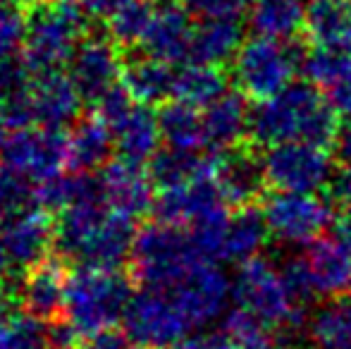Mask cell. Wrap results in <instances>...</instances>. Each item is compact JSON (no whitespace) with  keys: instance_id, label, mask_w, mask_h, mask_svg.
I'll list each match as a JSON object with an SVG mask.
<instances>
[{"instance_id":"1","label":"cell","mask_w":351,"mask_h":349,"mask_svg":"<svg viewBox=\"0 0 351 349\" xmlns=\"http://www.w3.org/2000/svg\"><path fill=\"white\" fill-rule=\"evenodd\" d=\"M339 130L337 110L311 82H294L278 96L251 108L249 136L265 149L280 144H315L328 149Z\"/></svg>"},{"instance_id":"2","label":"cell","mask_w":351,"mask_h":349,"mask_svg":"<svg viewBox=\"0 0 351 349\" xmlns=\"http://www.w3.org/2000/svg\"><path fill=\"white\" fill-rule=\"evenodd\" d=\"M88 14L79 0H38L24 14L19 60L32 75L65 70L88 34Z\"/></svg>"},{"instance_id":"3","label":"cell","mask_w":351,"mask_h":349,"mask_svg":"<svg viewBox=\"0 0 351 349\" xmlns=\"http://www.w3.org/2000/svg\"><path fill=\"white\" fill-rule=\"evenodd\" d=\"M132 297V280L122 270L77 268L67 280L62 318L72 323L84 342L96 333L120 326Z\"/></svg>"},{"instance_id":"4","label":"cell","mask_w":351,"mask_h":349,"mask_svg":"<svg viewBox=\"0 0 351 349\" xmlns=\"http://www.w3.org/2000/svg\"><path fill=\"white\" fill-rule=\"evenodd\" d=\"M234 309H241L265 330H287L301 323V302L287 280L285 268L268 258H251L241 263L232 280Z\"/></svg>"},{"instance_id":"5","label":"cell","mask_w":351,"mask_h":349,"mask_svg":"<svg viewBox=\"0 0 351 349\" xmlns=\"http://www.w3.org/2000/svg\"><path fill=\"white\" fill-rule=\"evenodd\" d=\"M201 263L208 261L201 258L184 228L153 223L136 234L132 270L141 287H172Z\"/></svg>"},{"instance_id":"6","label":"cell","mask_w":351,"mask_h":349,"mask_svg":"<svg viewBox=\"0 0 351 349\" xmlns=\"http://www.w3.org/2000/svg\"><path fill=\"white\" fill-rule=\"evenodd\" d=\"M234 82L239 91L256 101H265L294 84L304 70V58L291 41L251 36L234 58Z\"/></svg>"},{"instance_id":"7","label":"cell","mask_w":351,"mask_h":349,"mask_svg":"<svg viewBox=\"0 0 351 349\" xmlns=\"http://www.w3.org/2000/svg\"><path fill=\"white\" fill-rule=\"evenodd\" d=\"M122 330L139 349H177L196 328L170 289L141 287L127 306Z\"/></svg>"},{"instance_id":"8","label":"cell","mask_w":351,"mask_h":349,"mask_svg":"<svg viewBox=\"0 0 351 349\" xmlns=\"http://www.w3.org/2000/svg\"><path fill=\"white\" fill-rule=\"evenodd\" d=\"M285 273L301 302L342 299L351 292V252L337 237H320L289 258Z\"/></svg>"},{"instance_id":"9","label":"cell","mask_w":351,"mask_h":349,"mask_svg":"<svg viewBox=\"0 0 351 349\" xmlns=\"http://www.w3.org/2000/svg\"><path fill=\"white\" fill-rule=\"evenodd\" d=\"M261 165L265 182L285 194H318L335 180L332 156L325 146L315 144L270 146L265 149Z\"/></svg>"},{"instance_id":"10","label":"cell","mask_w":351,"mask_h":349,"mask_svg":"<svg viewBox=\"0 0 351 349\" xmlns=\"http://www.w3.org/2000/svg\"><path fill=\"white\" fill-rule=\"evenodd\" d=\"M0 168L22 177L29 184L48 182L67 168V132L43 127L12 132L0 149Z\"/></svg>"},{"instance_id":"11","label":"cell","mask_w":351,"mask_h":349,"mask_svg":"<svg viewBox=\"0 0 351 349\" xmlns=\"http://www.w3.org/2000/svg\"><path fill=\"white\" fill-rule=\"evenodd\" d=\"M263 218L273 239L287 247H308L332 223V208L318 194L275 191L265 201Z\"/></svg>"},{"instance_id":"12","label":"cell","mask_w":351,"mask_h":349,"mask_svg":"<svg viewBox=\"0 0 351 349\" xmlns=\"http://www.w3.org/2000/svg\"><path fill=\"white\" fill-rule=\"evenodd\" d=\"M125 62L120 60L117 43L106 34H86L74 51L67 72L82 91L84 101L98 103L108 91L122 84Z\"/></svg>"},{"instance_id":"13","label":"cell","mask_w":351,"mask_h":349,"mask_svg":"<svg viewBox=\"0 0 351 349\" xmlns=\"http://www.w3.org/2000/svg\"><path fill=\"white\" fill-rule=\"evenodd\" d=\"M0 239L12 265L32 270L56 249V220L41 206L32 204L0 220Z\"/></svg>"},{"instance_id":"14","label":"cell","mask_w":351,"mask_h":349,"mask_svg":"<svg viewBox=\"0 0 351 349\" xmlns=\"http://www.w3.org/2000/svg\"><path fill=\"white\" fill-rule=\"evenodd\" d=\"M160 289H170L196 330L220 318L232 299V280L215 263L196 265L182 282Z\"/></svg>"},{"instance_id":"15","label":"cell","mask_w":351,"mask_h":349,"mask_svg":"<svg viewBox=\"0 0 351 349\" xmlns=\"http://www.w3.org/2000/svg\"><path fill=\"white\" fill-rule=\"evenodd\" d=\"M96 175L103 204L115 213L136 220L156 206L151 173H146L141 165L115 158L103 165Z\"/></svg>"},{"instance_id":"16","label":"cell","mask_w":351,"mask_h":349,"mask_svg":"<svg viewBox=\"0 0 351 349\" xmlns=\"http://www.w3.org/2000/svg\"><path fill=\"white\" fill-rule=\"evenodd\" d=\"M32 101L36 112V127L65 132L82 117L84 96L67 70L32 75Z\"/></svg>"},{"instance_id":"17","label":"cell","mask_w":351,"mask_h":349,"mask_svg":"<svg viewBox=\"0 0 351 349\" xmlns=\"http://www.w3.org/2000/svg\"><path fill=\"white\" fill-rule=\"evenodd\" d=\"M191 19L194 17L180 3L158 5L139 51L175 67L186 65L191 58V41L196 29Z\"/></svg>"},{"instance_id":"18","label":"cell","mask_w":351,"mask_h":349,"mask_svg":"<svg viewBox=\"0 0 351 349\" xmlns=\"http://www.w3.org/2000/svg\"><path fill=\"white\" fill-rule=\"evenodd\" d=\"M67 280H70V273L65 270L62 258L48 256L46 261L34 265L19 285V309L43 323H53L62 318L67 299Z\"/></svg>"},{"instance_id":"19","label":"cell","mask_w":351,"mask_h":349,"mask_svg":"<svg viewBox=\"0 0 351 349\" xmlns=\"http://www.w3.org/2000/svg\"><path fill=\"white\" fill-rule=\"evenodd\" d=\"M215 160V158H213ZM225 201L220 199V191L213 180V170L191 182L177 186H167L156 194V210L158 223L175 225V228H189L199 218L222 208Z\"/></svg>"},{"instance_id":"20","label":"cell","mask_w":351,"mask_h":349,"mask_svg":"<svg viewBox=\"0 0 351 349\" xmlns=\"http://www.w3.org/2000/svg\"><path fill=\"white\" fill-rule=\"evenodd\" d=\"M213 180L220 191V199L225 206L246 208L263 186V165L251 154L241 149H232L215 156L213 160Z\"/></svg>"},{"instance_id":"21","label":"cell","mask_w":351,"mask_h":349,"mask_svg":"<svg viewBox=\"0 0 351 349\" xmlns=\"http://www.w3.org/2000/svg\"><path fill=\"white\" fill-rule=\"evenodd\" d=\"M110 132L115 139V156L127 163L143 168L160 151V125H158V115L151 110V106L134 103L132 110L110 127Z\"/></svg>"},{"instance_id":"22","label":"cell","mask_w":351,"mask_h":349,"mask_svg":"<svg viewBox=\"0 0 351 349\" xmlns=\"http://www.w3.org/2000/svg\"><path fill=\"white\" fill-rule=\"evenodd\" d=\"M304 72L328 96L337 115L351 120V53L311 48L304 58Z\"/></svg>"},{"instance_id":"23","label":"cell","mask_w":351,"mask_h":349,"mask_svg":"<svg viewBox=\"0 0 351 349\" xmlns=\"http://www.w3.org/2000/svg\"><path fill=\"white\" fill-rule=\"evenodd\" d=\"M251 110L246 108L244 93L227 91L215 103L204 108L206 149L213 154H225L239 146L241 136L249 134Z\"/></svg>"},{"instance_id":"24","label":"cell","mask_w":351,"mask_h":349,"mask_svg":"<svg viewBox=\"0 0 351 349\" xmlns=\"http://www.w3.org/2000/svg\"><path fill=\"white\" fill-rule=\"evenodd\" d=\"M115 139L98 115L84 117L67 132V168L72 173H93L110 163Z\"/></svg>"},{"instance_id":"25","label":"cell","mask_w":351,"mask_h":349,"mask_svg":"<svg viewBox=\"0 0 351 349\" xmlns=\"http://www.w3.org/2000/svg\"><path fill=\"white\" fill-rule=\"evenodd\" d=\"M306 34L313 48L351 53V0H308Z\"/></svg>"},{"instance_id":"26","label":"cell","mask_w":351,"mask_h":349,"mask_svg":"<svg viewBox=\"0 0 351 349\" xmlns=\"http://www.w3.org/2000/svg\"><path fill=\"white\" fill-rule=\"evenodd\" d=\"M177 67L170 62L156 60L151 56H136L125 62L122 70V86L130 91V96L143 106L156 103H170L175 91Z\"/></svg>"},{"instance_id":"27","label":"cell","mask_w":351,"mask_h":349,"mask_svg":"<svg viewBox=\"0 0 351 349\" xmlns=\"http://www.w3.org/2000/svg\"><path fill=\"white\" fill-rule=\"evenodd\" d=\"M244 46V29L239 19H208L199 22L194 29L189 62L222 67L234 62L237 53Z\"/></svg>"},{"instance_id":"28","label":"cell","mask_w":351,"mask_h":349,"mask_svg":"<svg viewBox=\"0 0 351 349\" xmlns=\"http://www.w3.org/2000/svg\"><path fill=\"white\" fill-rule=\"evenodd\" d=\"M306 10L308 0H254L249 19L258 36L294 41L306 32Z\"/></svg>"},{"instance_id":"29","label":"cell","mask_w":351,"mask_h":349,"mask_svg":"<svg viewBox=\"0 0 351 349\" xmlns=\"http://www.w3.org/2000/svg\"><path fill=\"white\" fill-rule=\"evenodd\" d=\"M158 125H160V136L167 144V149L184 151V154L208 151L206 149L204 110H199V108L170 101L158 112Z\"/></svg>"},{"instance_id":"30","label":"cell","mask_w":351,"mask_h":349,"mask_svg":"<svg viewBox=\"0 0 351 349\" xmlns=\"http://www.w3.org/2000/svg\"><path fill=\"white\" fill-rule=\"evenodd\" d=\"M227 93V77L222 75L220 67L199 65V62H186L177 67L175 91L172 101L186 103L191 108H208L220 96Z\"/></svg>"},{"instance_id":"31","label":"cell","mask_w":351,"mask_h":349,"mask_svg":"<svg viewBox=\"0 0 351 349\" xmlns=\"http://www.w3.org/2000/svg\"><path fill=\"white\" fill-rule=\"evenodd\" d=\"M313 349H351V299H330L306 323Z\"/></svg>"},{"instance_id":"32","label":"cell","mask_w":351,"mask_h":349,"mask_svg":"<svg viewBox=\"0 0 351 349\" xmlns=\"http://www.w3.org/2000/svg\"><path fill=\"white\" fill-rule=\"evenodd\" d=\"M270 237L263 213L254 208H239L230 215L225 237V258L227 261L246 263L251 258H258V252L265 247V239Z\"/></svg>"},{"instance_id":"33","label":"cell","mask_w":351,"mask_h":349,"mask_svg":"<svg viewBox=\"0 0 351 349\" xmlns=\"http://www.w3.org/2000/svg\"><path fill=\"white\" fill-rule=\"evenodd\" d=\"M210 170H213V158H210V156L184 154V151H172V149L158 151L156 158L148 163L151 180L156 182L160 189L184 184V182L196 180V177L210 173Z\"/></svg>"},{"instance_id":"34","label":"cell","mask_w":351,"mask_h":349,"mask_svg":"<svg viewBox=\"0 0 351 349\" xmlns=\"http://www.w3.org/2000/svg\"><path fill=\"white\" fill-rule=\"evenodd\" d=\"M158 5L153 0H134L132 5H127L125 10L108 19V36L117 43V46H141L143 36L148 32L153 14H156Z\"/></svg>"},{"instance_id":"35","label":"cell","mask_w":351,"mask_h":349,"mask_svg":"<svg viewBox=\"0 0 351 349\" xmlns=\"http://www.w3.org/2000/svg\"><path fill=\"white\" fill-rule=\"evenodd\" d=\"M48 323L17 309L0 321V349H46Z\"/></svg>"},{"instance_id":"36","label":"cell","mask_w":351,"mask_h":349,"mask_svg":"<svg viewBox=\"0 0 351 349\" xmlns=\"http://www.w3.org/2000/svg\"><path fill=\"white\" fill-rule=\"evenodd\" d=\"M199 22L208 19H241L249 14L254 0H177Z\"/></svg>"},{"instance_id":"37","label":"cell","mask_w":351,"mask_h":349,"mask_svg":"<svg viewBox=\"0 0 351 349\" xmlns=\"http://www.w3.org/2000/svg\"><path fill=\"white\" fill-rule=\"evenodd\" d=\"M24 41V17L17 8L0 3V67L17 60Z\"/></svg>"},{"instance_id":"38","label":"cell","mask_w":351,"mask_h":349,"mask_svg":"<svg viewBox=\"0 0 351 349\" xmlns=\"http://www.w3.org/2000/svg\"><path fill=\"white\" fill-rule=\"evenodd\" d=\"M132 340L127 337L125 330L120 328H108V330H101L96 335L86 337V340L79 345V349H132Z\"/></svg>"},{"instance_id":"39","label":"cell","mask_w":351,"mask_h":349,"mask_svg":"<svg viewBox=\"0 0 351 349\" xmlns=\"http://www.w3.org/2000/svg\"><path fill=\"white\" fill-rule=\"evenodd\" d=\"M177 349H239V347L222 330V333H194V335L186 337Z\"/></svg>"},{"instance_id":"40","label":"cell","mask_w":351,"mask_h":349,"mask_svg":"<svg viewBox=\"0 0 351 349\" xmlns=\"http://www.w3.org/2000/svg\"><path fill=\"white\" fill-rule=\"evenodd\" d=\"M82 8L86 10V14L91 19H110L115 17L120 10H125L127 5H132L134 0H79Z\"/></svg>"},{"instance_id":"41","label":"cell","mask_w":351,"mask_h":349,"mask_svg":"<svg viewBox=\"0 0 351 349\" xmlns=\"http://www.w3.org/2000/svg\"><path fill=\"white\" fill-rule=\"evenodd\" d=\"M330 186H332L335 201L342 208L344 218H351V165H347L339 175H335Z\"/></svg>"},{"instance_id":"42","label":"cell","mask_w":351,"mask_h":349,"mask_svg":"<svg viewBox=\"0 0 351 349\" xmlns=\"http://www.w3.org/2000/svg\"><path fill=\"white\" fill-rule=\"evenodd\" d=\"M335 149H337L339 158L347 165H351V125H344L342 130H339L337 139H335Z\"/></svg>"},{"instance_id":"43","label":"cell","mask_w":351,"mask_h":349,"mask_svg":"<svg viewBox=\"0 0 351 349\" xmlns=\"http://www.w3.org/2000/svg\"><path fill=\"white\" fill-rule=\"evenodd\" d=\"M335 237L351 252V218H342L335 228Z\"/></svg>"},{"instance_id":"44","label":"cell","mask_w":351,"mask_h":349,"mask_svg":"<svg viewBox=\"0 0 351 349\" xmlns=\"http://www.w3.org/2000/svg\"><path fill=\"white\" fill-rule=\"evenodd\" d=\"M10 268H12V261H10V254L5 252L3 239H0V285L5 282V278H8V270Z\"/></svg>"},{"instance_id":"45","label":"cell","mask_w":351,"mask_h":349,"mask_svg":"<svg viewBox=\"0 0 351 349\" xmlns=\"http://www.w3.org/2000/svg\"><path fill=\"white\" fill-rule=\"evenodd\" d=\"M246 349H291L289 345H285V342H278V340H270V337H263L261 342H256V345L246 347Z\"/></svg>"},{"instance_id":"46","label":"cell","mask_w":351,"mask_h":349,"mask_svg":"<svg viewBox=\"0 0 351 349\" xmlns=\"http://www.w3.org/2000/svg\"><path fill=\"white\" fill-rule=\"evenodd\" d=\"M3 5H10V8H32L34 3H38V0H0Z\"/></svg>"},{"instance_id":"47","label":"cell","mask_w":351,"mask_h":349,"mask_svg":"<svg viewBox=\"0 0 351 349\" xmlns=\"http://www.w3.org/2000/svg\"><path fill=\"white\" fill-rule=\"evenodd\" d=\"M5 139H8V136H5V127H3V125H0V149H3Z\"/></svg>"}]
</instances>
